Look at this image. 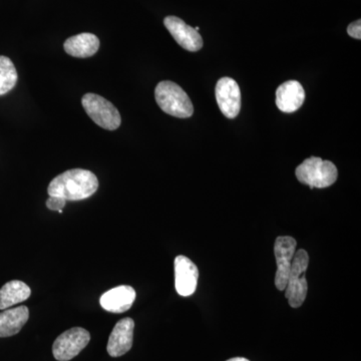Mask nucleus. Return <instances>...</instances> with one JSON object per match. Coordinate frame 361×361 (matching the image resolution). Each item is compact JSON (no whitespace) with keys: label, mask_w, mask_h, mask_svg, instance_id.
<instances>
[{"label":"nucleus","mask_w":361,"mask_h":361,"mask_svg":"<svg viewBox=\"0 0 361 361\" xmlns=\"http://www.w3.org/2000/svg\"><path fill=\"white\" fill-rule=\"evenodd\" d=\"M97 189L99 180L94 173L84 169H71L49 183L47 193L66 201H80L92 197Z\"/></svg>","instance_id":"obj_1"},{"label":"nucleus","mask_w":361,"mask_h":361,"mask_svg":"<svg viewBox=\"0 0 361 361\" xmlns=\"http://www.w3.org/2000/svg\"><path fill=\"white\" fill-rule=\"evenodd\" d=\"M135 300V289L128 285H121L103 294L99 303L109 312L123 313L130 310Z\"/></svg>","instance_id":"obj_12"},{"label":"nucleus","mask_w":361,"mask_h":361,"mask_svg":"<svg viewBox=\"0 0 361 361\" xmlns=\"http://www.w3.org/2000/svg\"><path fill=\"white\" fill-rule=\"evenodd\" d=\"M30 286L20 280L7 282L0 289V310H6L30 298Z\"/></svg>","instance_id":"obj_16"},{"label":"nucleus","mask_w":361,"mask_h":361,"mask_svg":"<svg viewBox=\"0 0 361 361\" xmlns=\"http://www.w3.org/2000/svg\"><path fill=\"white\" fill-rule=\"evenodd\" d=\"M216 99L223 115L235 118L241 110V92L238 84L231 78L218 80L215 90Z\"/></svg>","instance_id":"obj_8"},{"label":"nucleus","mask_w":361,"mask_h":361,"mask_svg":"<svg viewBox=\"0 0 361 361\" xmlns=\"http://www.w3.org/2000/svg\"><path fill=\"white\" fill-rule=\"evenodd\" d=\"M90 341V334L82 327L66 330L56 339L52 353L58 361H70L80 355Z\"/></svg>","instance_id":"obj_6"},{"label":"nucleus","mask_w":361,"mask_h":361,"mask_svg":"<svg viewBox=\"0 0 361 361\" xmlns=\"http://www.w3.org/2000/svg\"><path fill=\"white\" fill-rule=\"evenodd\" d=\"M99 37L92 33L85 32L66 40L63 49L66 54L78 59H87L94 56L99 49Z\"/></svg>","instance_id":"obj_14"},{"label":"nucleus","mask_w":361,"mask_h":361,"mask_svg":"<svg viewBox=\"0 0 361 361\" xmlns=\"http://www.w3.org/2000/svg\"><path fill=\"white\" fill-rule=\"evenodd\" d=\"M164 25L178 44L186 51H198L203 47V39L200 33L177 16H167L164 20Z\"/></svg>","instance_id":"obj_10"},{"label":"nucleus","mask_w":361,"mask_h":361,"mask_svg":"<svg viewBox=\"0 0 361 361\" xmlns=\"http://www.w3.org/2000/svg\"><path fill=\"white\" fill-rule=\"evenodd\" d=\"M82 104L87 116L102 129L116 130L120 128L122 116L108 99L90 92L82 97Z\"/></svg>","instance_id":"obj_5"},{"label":"nucleus","mask_w":361,"mask_h":361,"mask_svg":"<svg viewBox=\"0 0 361 361\" xmlns=\"http://www.w3.org/2000/svg\"><path fill=\"white\" fill-rule=\"evenodd\" d=\"M305 99V92L300 82L289 80L278 87L276 90L277 108L283 113H294L302 106Z\"/></svg>","instance_id":"obj_13"},{"label":"nucleus","mask_w":361,"mask_h":361,"mask_svg":"<svg viewBox=\"0 0 361 361\" xmlns=\"http://www.w3.org/2000/svg\"><path fill=\"white\" fill-rule=\"evenodd\" d=\"M296 245V240L290 236L277 237L275 241L274 254L277 265L275 286L278 290H285L291 269L292 260L295 255Z\"/></svg>","instance_id":"obj_7"},{"label":"nucleus","mask_w":361,"mask_h":361,"mask_svg":"<svg viewBox=\"0 0 361 361\" xmlns=\"http://www.w3.org/2000/svg\"><path fill=\"white\" fill-rule=\"evenodd\" d=\"M295 175L299 182L307 185L311 189H323L336 182L338 171L332 161L311 157L296 168Z\"/></svg>","instance_id":"obj_3"},{"label":"nucleus","mask_w":361,"mask_h":361,"mask_svg":"<svg viewBox=\"0 0 361 361\" xmlns=\"http://www.w3.org/2000/svg\"><path fill=\"white\" fill-rule=\"evenodd\" d=\"M227 361H250V360H247V358H245V357H234V358H231V360H229Z\"/></svg>","instance_id":"obj_20"},{"label":"nucleus","mask_w":361,"mask_h":361,"mask_svg":"<svg viewBox=\"0 0 361 361\" xmlns=\"http://www.w3.org/2000/svg\"><path fill=\"white\" fill-rule=\"evenodd\" d=\"M134 329L135 322L132 318H123L116 323L106 346V350L111 357H120L129 353L134 341Z\"/></svg>","instance_id":"obj_11"},{"label":"nucleus","mask_w":361,"mask_h":361,"mask_svg":"<svg viewBox=\"0 0 361 361\" xmlns=\"http://www.w3.org/2000/svg\"><path fill=\"white\" fill-rule=\"evenodd\" d=\"M66 201L61 197L49 196L47 200V207L51 211H58L59 213H63V209L65 208Z\"/></svg>","instance_id":"obj_18"},{"label":"nucleus","mask_w":361,"mask_h":361,"mask_svg":"<svg viewBox=\"0 0 361 361\" xmlns=\"http://www.w3.org/2000/svg\"><path fill=\"white\" fill-rule=\"evenodd\" d=\"M199 270L196 264L186 257L179 255L175 259V287L179 295H193L198 285Z\"/></svg>","instance_id":"obj_9"},{"label":"nucleus","mask_w":361,"mask_h":361,"mask_svg":"<svg viewBox=\"0 0 361 361\" xmlns=\"http://www.w3.org/2000/svg\"><path fill=\"white\" fill-rule=\"evenodd\" d=\"M157 104L168 115L187 118L194 114L191 99L179 85L170 80L159 82L155 90Z\"/></svg>","instance_id":"obj_2"},{"label":"nucleus","mask_w":361,"mask_h":361,"mask_svg":"<svg viewBox=\"0 0 361 361\" xmlns=\"http://www.w3.org/2000/svg\"><path fill=\"white\" fill-rule=\"evenodd\" d=\"M30 318L26 306L8 308L0 312V337H11L20 334Z\"/></svg>","instance_id":"obj_15"},{"label":"nucleus","mask_w":361,"mask_h":361,"mask_svg":"<svg viewBox=\"0 0 361 361\" xmlns=\"http://www.w3.org/2000/svg\"><path fill=\"white\" fill-rule=\"evenodd\" d=\"M18 71L11 59L0 56V96L13 90L18 84Z\"/></svg>","instance_id":"obj_17"},{"label":"nucleus","mask_w":361,"mask_h":361,"mask_svg":"<svg viewBox=\"0 0 361 361\" xmlns=\"http://www.w3.org/2000/svg\"><path fill=\"white\" fill-rule=\"evenodd\" d=\"M348 33L355 39H361V20H358L348 25Z\"/></svg>","instance_id":"obj_19"},{"label":"nucleus","mask_w":361,"mask_h":361,"mask_svg":"<svg viewBox=\"0 0 361 361\" xmlns=\"http://www.w3.org/2000/svg\"><path fill=\"white\" fill-rule=\"evenodd\" d=\"M310 265V255L304 249L295 252L291 263L288 280L285 287V297L292 308H298L307 296L308 284L306 271Z\"/></svg>","instance_id":"obj_4"}]
</instances>
